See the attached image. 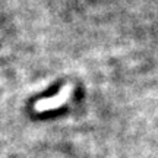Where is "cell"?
<instances>
[{
  "mask_svg": "<svg viewBox=\"0 0 158 158\" xmlns=\"http://www.w3.org/2000/svg\"><path fill=\"white\" fill-rule=\"evenodd\" d=\"M69 94H70V86H66V88H63L62 92L59 94L57 97L54 98H48V100H41L35 104V108L38 110V111H44V110H51V108L54 107H59L60 104L68 100Z\"/></svg>",
  "mask_w": 158,
  "mask_h": 158,
  "instance_id": "1",
  "label": "cell"
}]
</instances>
